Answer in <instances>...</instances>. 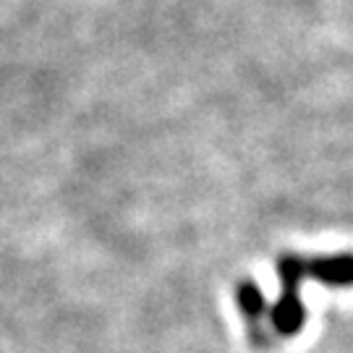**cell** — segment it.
Segmentation results:
<instances>
[{
	"label": "cell",
	"instance_id": "cell-1",
	"mask_svg": "<svg viewBox=\"0 0 353 353\" xmlns=\"http://www.w3.org/2000/svg\"><path fill=\"white\" fill-rule=\"evenodd\" d=\"M280 278H283V296H280L278 306L272 309V327L280 335H296L303 325V306H301V278L306 272V259L301 256H280L278 262Z\"/></svg>",
	"mask_w": 353,
	"mask_h": 353
},
{
	"label": "cell",
	"instance_id": "cell-2",
	"mask_svg": "<svg viewBox=\"0 0 353 353\" xmlns=\"http://www.w3.org/2000/svg\"><path fill=\"white\" fill-rule=\"evenodd\" d=\"M306 272L330 288H351L353 285V254L316 256L306 262Z\"/></svg>",
	"mask_w": 353,
	"mask_h": 353
}]
</instances>
